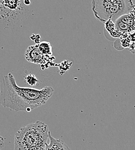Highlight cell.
<instances>
[{"mask_svg":"<svg viewBox=\"0 0 135 150\" xmlns=\"http://www.w3.org/2000/svg\"><path fill=\"white\" fill-rule=\"evenodd\" d=\"M50 143L47 145L45 150H71L62 139H57L49 133Z\"/></svg>","mask_w":135,"mask_h":150,"instance_id":"obj_7","label":"cell"},{"mask_svg":"<svg viewBox=\"0 0 135 150\" xmlns=\"http://www.w3.org/2000/svg\"><path fill=\"white\" fill-rule=\"evenodd\" d=\"M25 57L27 61L34 64H40V67L45 66V68H47V65H48L49 67L51 66L52 64L48 63V62H52L53 59H52L51 57L44 56L39 50L38 45L29 46L26 50Z\"/></svg>","mask_w":135,"mask_h":150,"instance_id":"obj_5","label":"cell"},{"mask_svg":"<svg viewBox=\"0 0 135 150\" xmlns=\"http://www.w3.org/2000/svg\"><path fill=\"white\" fill-rule=\"evenodd\" d=\"M129 50L132 53H135V42H131V45L129 47H128Z\"/></svg>","mask_w":135,"mask_h":150,"instance_id":"obj_10","label":"cell"},{"mask_svg":"<svg viewBox=\"0 0 135 150\" xmlns=\"http://www.w3.org/2000/svg\"><path fill=\"white\" fill-rule=\"evenodd\" d=\"M25 81L28 84L31 86H36L39 85V83L40 82L38 78L33 74L27 75L25 77Z\"/></svg>","mask_w":135,"mask_h":150,"instance_id":"obj_9","label":"cell"},{"mask_svg":"<svg viewBox=\"0 0 135 150\" xmlns=\"http://www.w3.org/2000/svg\"><path fill=\"white\" fill-rule=\"evenodd\" d=\"M114 23L117 31L123 33H132L135 31V15L131 12L121 16Z\"/></svg>","mask_w":135,"mask_h":150,"instance_id":"obj_6","label":"cell"},{"mask_svg":"<svg viewBox=\"0 0 135 150\" xmlns=\"http://www.w3.org/2000/svg\"><path fill=\"white\" fill-rule=\"evenodd\" d=\"M0 1H1V0H0Z\"/></svg>","mask_w":135,"mask_h":150,"instance_id":"obj_13","label":"cell"},{"mask_svg":"<svg viewBox=\"0 0 135 150\" xmlns=\"http://www.w3.org/2000/svg\"><path fill=\"white\" fill-rule=\"evenodd\" d=\"M39 50L45 56L52 57V46L50 43L48 42H42L37 45Z\"/></svg>","mask_w":135,"mask_h":150,"instance_id":"obj_8","label":"cell"},{"mask_svg":"<svg viewBox=\"0 0 135 150\" xmlns=\"http://www.w3.org/2000/svg\"><path fill=\"white\" fill-rule=\"evenodd\" d=\"M129 36L130 37L131 42H135V31H134L133 33L130 34Z\"/></svg>","mask_w":135,"mask_h":150,"instance_id":"obj_11","label":"cell"},{"mask_svg":"<svg viewBox=\"0 0 135 150\" xmlns=\"http://www.w3.org/2000/svg\"><path fill=\"white\" fill-rule=\"evenodd\" d=\"M23 2L25 5H29L31 4L30 0H23Z\"/></svg>","mask_w":135,"mask_h":150,"instance_id":"obj_12","label":"cell"},{"mask_svg":"<svg viewBox=\"0 0 135 150\" xmlns=\"http://www.w3.org/2000/svg\"><path fill=\"white\" fill-rule=\"evenodd\" d=\"M23 0H1V19L2 22H14L23 10Z\"/></svg>","mask_w":135,"mask_h":150,"instance_id":"obj_4","label":"cell"},{"mask_svg":"<svg viewBox=\"0 0 135 150\" xmlns=\"http://www.w3.org/2000/svg\"><path fill=\"white\" fill-rule=\"evenodd\" d=\"M54 90L46 86L41 89L19 87L11 73L4 76L1 82V104L15 112H30L45 104Z\"/></svg>","mask_w":135,"mask_h":150,"instance_id":"obj_1","label":"cell"},{"mask_svg":"<svg viewBox=\"0 0 135 150\" xmlns=\"http://www.w3.org/2000/svg\"><path fill=\"white\" fill-rule=\"evenodd\" d=\"M135 5L132 0H92V8L99 21L113 23L121 16L131 13Z\"/></svg>","mask_w":135,"mask_h":150,"instance_id":"obj_3","label":"cell"},{"mask_svg":"<svg viewBox=\"0 0 135 150\" xmlns=\"http://www.w3.org/2000/svg\"><path fill=\"white\" fill-rule=\"evenodd\" d=\"M49 133L48 127L44 122L30 123L15 133L13 150H45Z\"/></svg>","mask_w":135,"mask_h":150,"instance_id":"obj_2","label":"cell"}]
</instances>
